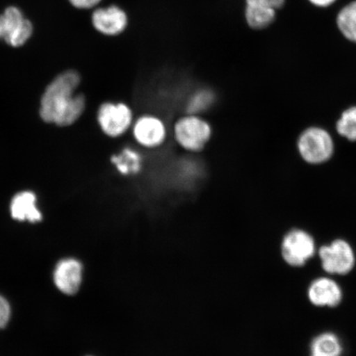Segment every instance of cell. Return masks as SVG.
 Here are the masks:
<instances>
[{
  "instance_id": "9a60e30c",
  "label": "cell",
  "mask_w": 356,
  "mask_h": 356,
  "mask_svg": "<svg viewBox=\"0 0 356 356\" xmlns=\"http://www.w3.org/2000/svg\"><path fill=\"white\" fill-rule=\"evenodd\" d=\"M275 10L255 3H246L245 17L250 28L256 30L264 29L275 19Z\"/></svg>"
},
{
  "instance_id": "3957f363",
  "label": "cell",
  "mask_w": 356,
  "mask_h": 356,
  "mask_svg": "<svg viewBox=\"0 0 356 356\" xmlns=\"http://www.w3.org/2000/svg\"><path fill=\"white\" fill-rule=\"evenodd\" d=\"M172 133L182 149L199 153L210 143L213 131L211 124L202 115L186 113L177 120Z\"/></svg>"
},
{
  "instance_id": "ba28073f",
  "label": "cell",
  "mask_w": 356,
  "mask_h": 356,
  "mask_svg": "<svg viewBox=\"0 0 356 356\" xmlns=\"http://www.w3.org/2000/svg\"><path fill=\"white\" fill-rule=\"evenodd\" d=\"M33 26L19 8L8 7L0 15V38L12 47H21L33 34Z\"/></svg>"
},
{
  "instance_id": "52a82bcc",
  "label": "cell",
  "mask_w": 356,
  "mask_h": 356,
  "mask_svg": "<svg viewBox=\"0 0 356 356\" xmlns=\"http://www.w3.org/2000/svg\"><path fill=\"white\" fill-rule=\"evenodd\" d=\"M322 266L329 274L346 275L353 269L355 257L353 248L343 239L325 245L318 252Z\"/></svg>"
},
{
  "instance_id": "5bb4252c",
  "label": "cell",
  "mask_w": 356,
  "mask_h": 356,
  "mask_svg": "<svg viewBox=\"0 0 356 356\" xmlns=\"http://www.w3.org/2000/svg\"><path fill=\"white\" fill-rule=\"evenodd\" d=\"M310 350V356H341L342 346L335 334L326 332L314 338Z\"/></svg>"
},
{
  "instance_id": "7402d4cb",
  "label": "cell",
  "mask_w": 356,
  "mask_h": 356,
  "mask_svg": "<svg viewBox=\"0 0 356 356\" xmlns=\"http://www.w3.org/2000/svg\"><path fill=\"white\" fill-rule=\"evenodd\" d=\"M312 3L318 7H327L331 6L332 3L336 1V0H309Z\"/></svg>"
},
{
  "instance_id": "d6986e66",
  "label": "cell",
  "mask_w": 356,
  "mask_h": 356,
  "mask_svg": "<svg viewBox=\"0 0 356 356\" xmlns=\"http://www.w3.org/2000/svg\"><path fill=\"white\" fill-rule=\"evenodd\" d=\"M11 312L10 302L0 295V329L6 327L10 323Z\"/></svg>"
},
{
  "instance_id": "8992f818",
  "label": "cell",
  "mask_w": 356,
  "mask_h": 356,
  "mask_svg": "<svg viewBox=\"0 0 356 356\" xmlns=\"http://www.w3.org/2000/svg\"><path fill=\"white\" fill-rule=\"evenodd\" d=\"M315 241L309 233L300 229H293L284 235L282 243V254L286 264L302 266L313 257Z\"/></svg>"
},
{
  "instance_id": "6da1fadb",
  "label": "cell",
  "mask_w": 356,
  "mask_h": 356,
  "mask_svg": "<svg viewBox=\"0 0 356 356\" xmlns=\"http://www.w3.org/2000/svg\"><path fill=\"white\" fill-rule=\"evenodd\" d=\"M79 82L76 72L67 71L47 87L40 110L44 122L65 127L77 121L86 108L84 97L74 95Z\"/></svg>"
},
{
  "instance_id": "9c48e42d",
  "label": "cell",
  "mask_w": 356,
  "mask_h": 356,
  "mask_svg": "<svg viewBox=\"0 0 356 356\" xmlns=\"http://www.w3.org/2000/svg\"><path fill=\"white\" fill-rule=\"evenodd\" d=\"M83 267L75 258H65L56 264L53 273L56 286L66 296L78 293L83 282Z\"/></svg>"
},
{
  "instance_id": "277c9868",
  "label": "cell",
  "mask_w": 356,
  "mask_h": 356,
  "mask_svg": "<svg viewBox=\"0 0 356 356\" xmlns=\"http://www.w3.org/2000/svg\"><path fill=\"white\" fill-rule=\"evenodd\" d=\"M97 121L106 136L119 138L131 130L135 118L131 106L124 102H105L97 113Z\"/></svg>"
},
{
  "instance_id": "2e32d148",
  "label": "cell",
  "mask_w": 356,
  "mask_h": 356,
  "mask_svg": "<svg viewBox=\"0 0 356 356\" xmlns=\"http://www.w3.org/2000/svg\"><path fill=\"white\" fill-rule=\"evenodd\" d=\"M349 142H356V105L341 111L335 124V135Z\"/></svg>"
},
{
  "instance_id": "44dd1931",
  "label": "cell",
  "mask_w": 356,
  "mask_h": 356,
  "mask_svg": "<svg viewBox=\"0 0 356 356\" xmlns=\"http://www.w3.org/2000/svg\"><path fill=\"white\" fill-rule=\"evenodd\" d=\"M70 2L78 8H91L97 6L101 0H70Z\"/></svg>"
},
{
  "instance_id": "8fae6325",
  "label": "cell",
  "mask_w": 356,
  "mask_h": 356,
  "mask_svg": "<svg viewBox=\"0 0 356 356\" xmlns=\"http://www.w3.org/2000/svg\"><path fill=\"white\" fill-rule=\"evenodd\" d=\"M308 297L315 306L333 308L341 302L342 291L339 284L333 280L321 277L311 283Z\"/></svg>"
},
{
  "instance_id": "5b68a950",
  "label": "cell",
  "mask_w": 356,
  "mask_h": 356,
  "mask_svg": "<svg viewBox=\"0 0 356 356\" xmlns=\"http://www.w3.org/2000/svg\"><path fill=\"white\" fill-rule=\"evenodd\" d=\"M131 132L138 145L147 149L159 148L165 143L168 128L161 118L152 114H145L134 121Z\"/></svg>"
},
{
  "instance_id": "4fadbf2b",
  "label": "cell",
  "mask_w": 356,
  "mask_h": 356,
  "mask_svg": "<svg viewBox=\"0 0 356 356\" xmlns=\"http://www.w3.org/2000/svg\"><path fill=\"white\" fill-rule=\"evenodd\" d=\"M111 163L120 175L124 177L138 175L143 165L140 154L131 147H127L118 154L113 155L111 157Z\"/></svg>"
},
{
  "instance_id": "ac0fdd59",
  "label": "cell",
  "mask_w": 356,
  "mask_h": 356,
  "mask_svg": "<svg viewBox=\"0 0 356 356\" xmlns=\"http://www.w3.org/2000/svg\"><path fill=\"white\" fill-rule=\"evenodd\" d=\"M337 22L344 37L356 43V1L342 8L337 16Z\"/></svg>"
},
{
  "instance_id": "7a4b0ae2",
  "label": "cell",
  "mask_w": 356,
  "mask_h": 356,
  "mask_svg": "<svg viewBox=\"0 0 356 356\" xmlns=\"http://www.w3.org/2000/svg\"><path fill=\"white\" fill-rule=\"evenodd\" d=\"M300 157L307 164L317 166L327 163L336 150V141L326 128L310 126L302 130L296 140Z\"/></svg>"
},
{
  "instance_id": "30bf717a",
  "label": "cell",
  "mask_w": 356,
  "mask_h": 356,
  "mask_svg": "<svg viewBox=\"0 0 356 356\" xmlns=\"http://www.w3.org/2000/svg\"><path fill=\"white\" fill-rule=\"evenodd\" d=\"M93 26L106 35H118L126 30L128 17L126 12L118 6L99 8L92 17Z\"/></svg>"
},
{
  "instance_id": "ffe728a7",
  "label": "cell",
  "mask_w": 356,
  "mask_h": 356,
  "mask_svg": "<svg viewBox=\"0 0 356 356\" xmlns=\"http://www.w3.org/2000/svg\"><path fill=\"white\" fill-rule=\"evenodd\" d=\"M284 3V0H246V3L259 4L261 6L273 8L275 10L282 8Z\"/></svg>"
},
{
  "instance_id": "e0dca14e",
  "label": "cell",
  "mask_w": 356,
  "mask_h": 356,
  "mask_svg": "<svg viewBox=\"0 0 356 356\" xmlns=\"http://www.w3.org/2000/svg\"><path fill=\"white\" fill-rule=\"evenodd\" d=\"M215 100L216 96L211 89L200 88L186 102V113L202 115L211 108Z\"/></svg>"
},
{
  "instance_id": "7c38bea8",
  "label": "cell",
  "mask_w": 356,
  "mask_h": 356,
  "mask_svg": "<svg viewBox=\"0 0 356 356\" xmlns=\"http://www.w3.org/2000/svg\"><path fill=\"white\" fill-rule=\"evenodd\" d=\"M35 195L30 191L17 194L10 204L13 219L21 222H38L42 220L41 212L35 206Z\"/></svg>"
}]
</instances>
